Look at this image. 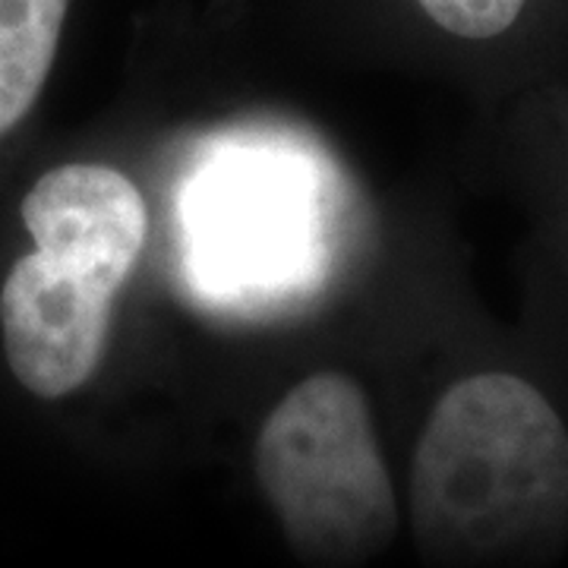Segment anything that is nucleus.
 I'll return each instance as SVG.
<instances>
[{
    "label": "nucleus",
    "instance_id": "3",
    "mask_svg": "<svg viewBox=\"0 0 568 568\" xmlns=\"http://www.w3.org/2000/svg\"><path fill=\"white\" fill-rule=\"evenodd\" d=\"M32 253L0 291V332L13 376L63 398L99 369L111 310L140 260L149 215L136 183L108 164H61L22 200Z\"/></svg>",
    "mask_w": 568,
    "mask_h": 568
},
{
    "label": "nucleus",
    "instance_id": "6",
    "mask_svg": "<svg viewBox=\"0 0 568 568\" xmlns=\"http://www.w3.org/2000/svg\"><path fill=\"white\" fill-rule=\"evenodd\" d=\"M426 17L458 39L484 41L503 36L521 17L528 0H417Z\"/></svg>",
    "mask_w": 568,
    "mask_h": 568
},
{
    "label": "nucleus",
    "instance_id": "4",
    "mask_svg": "<svg viewBox=\"0 0 568 568\" xmlns=\"http://www.w3.org/2000/svg\"><path fill=\"white\" fill-rule=\"evenodd\" d=\"M253 470L291 549L313 568H357L398 534V499L364 388L316 373L268 410Z\"/></svg>",
    "mask_w": 568,
    "mask_h": 568
},
{
    "label": "nucleus",
    "instance_id": "2",
    "mask_svg": "<svg viewBox=\"0 0 568 568\" xmlns=\"http://www.w3.org/2000/svg\"><path fill=\"white\" fill-rule=\"evenodd\" d=\"M178 268L209 310L272 316L325 287L345 234L338 171L275 136L205 145L178 186Z\"/></svg>",
    "mask_w": 568,
    "mask_h": 568
},
{
    "label": "nucleus",
    "instance_id": "5",
    "mask_svg": "<svg viewBox=\"0 0 568 568\" xmlns=\"http://www.w3.org/2000/svg\"><path fill=\"white\" fill-rule=\"evenodd\" d=\"M67 10L70 0H0V136L41 95Z\"/></svg>",
    "mask_w": 568,
    "mask_h": 568
},
{
    "label": "nucleus",
    "instance_id": "1",
    "mask_svg": "<svg viewBox=\"0 0 568 568\" xmlns=\"http://www.w3.org/2000/svg\"><path fill=\"white\" fill-rule=\"evenodd\" d=\"M426 568H549L568 544V429L540 388L477 373L448 388L410 465Z\"/></svg>",
    "mask_w": 568,
    "mask_h": 568
}]
</instances>
